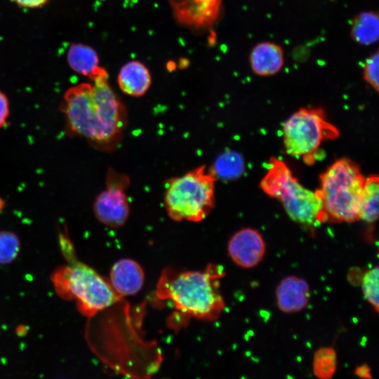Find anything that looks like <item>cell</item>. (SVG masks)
<instances>
[{"label": "cell", "mask_w": 379, "mask_h": 379, "mask_svg": "<svg viewBox=\"0 0 379 379\" xmlns=\"http://www.w3.org/2000/svg\"><path fill=\"white\" fill-rule=\"evenodd\" d=\"M69 88L60 110L69 136L84 138L94 149L111 152L120 145L128 126L127 110L112 90L101 67L91 79Z\"/></svg>", "instance_id": "obj_1"}, {"label": "cell", "mask_w": 379, "mask_h": 379, "mask_svg": "<svg viewBox=\"0 0 379 379\" xmlns=\"http://www.w3.org/2000/svg\"><path fill=\"white\" fill-rule=\"evenodd\" d=\"M222 268L210 265L204 271H176L166 268L157 285L160 300H170L174 308L189 316L204 320L217 319L225 308L218 291Z\"/></svg>", "instance_id": "obj_2"}, {"label": "cell", "mask_w": 379, "mask_h": 379, "mask_svg": "<svg viewBox=\"0 0 379 379\" xmlns=\"http://www.w3.org/2000/svg\"><path fill=\"white\" fill-rule=\"evenodd\" d=\"M61 246L69 264L58 267L51 277L54 288L60 298L75 300L78 310L88 317H93L121 299L109 280L77 260L70 242Z\"/></svg>", "instance_id": "obj_3"}, {"label": "cell", "mask_w": 379, "mask_h": 379, "mask_svg": "<svg viewBox=\"0 0 379 379\" xmlns=\"http://www.w3.org/2000/svg\"><path fill=\"white\" fill-rule=\"evenodd\" d=\"M316 192L321 200L326 221L352 222L360 220L365 178L359 166L342 158L319 177Z\"/></svg>", "instance_id": "obj_4"}, {"label": "cell", "mask_w": 379, "mask_h": 379, "mask_svg": "<svg viewBox=\"0 0 379 379\" xmlns=\"http://www.w3.org/2000/svg\"><path fill=\"white\" fill-rule=\"evenodd\" d=\"M216 180L206 165L168 180L163 201L168 217L176 222L206 219L215 205Z\"/></svg>", "instance_id": "obj_5"}, {"label": "cell", "mask_w": 379, "mask_h": 379, "mask_svg": "<svg viewBox=\"0 0 379 379\" xmlns=\"http://www.w3.org/2000/svg\"><path fill=\"white\" fill-rule=\"evenodd\" d=\"M260 187L269 197L281 201L294 222L314 227L326 221L322 202L317 192L304 187L283 161L271 158Z\"/></svg>", "instance_id": "obj_6"}, {"label": "cell", "mask_w": 379, "mask_h": 379, "mask_svg": "<svg viewBox=\"0 0 379 379\" xmlns=\"http://www.w3.org/2000/svg\"><path fill=\"white\" fill-rule=\"evenodd\" d=\"M286 152L301 158L307 165L314 164L321 156L323 142L339 137V130L329 122L319 107H303L292 114L283 125Z\"/></svg>", "instance_id": "obj_7"}, {"label": "cell", "mask_w": 379, "mask_h": 379, "mask_svg": "<svg viewBox=\"0 0 379 379\" xmlns=\"http://www.w3.org/2000/svg\"><path fill=\"white\" fill-rule=\"evenodd\" d=\"M129 185L128 175L109 168L105 177V188L96 196L93 203V214L100 223L114 229L125 225L131 211L126 194Z\"/></svg>", "instance_id": "obj_8"}, {"label": "cell", "mask_w": 379, "mask_h": 379, "mask_svg": "<svg viewBox=\"0 0 379 379\" xmlns=\"http://www.w3.org/2000/svg\"><path fill=\"white\" fill-rule=\"evenodd\" d=\"M266 250L265 240L255 229L245 227L238 230L230 239L227 252L232 260L243 268L257 266Z\"/></svg>", "instance_id": "obj_9"}, {"label": "cell", "mask_w": 379, "mask_h": 379, "mask_svg": "<svg viewBox=\"0 0 379 379\" xmlns=\"http://www.w3.org/2000/svg\"><path fill=\"white\" fill-rule=\"evenodd\" d=\"M285 58L282 47L272 41L256 44L249 54L252 72L258 77H271L281 71Z\"/></svg>", "instance_id": "obj_10"}, {"label": "cell", "mask_w": 379, "mask_h": 379, "mask_svg": "<svg viewBox=\"0 0 379 379\" xmlns=\"http://www.w3.org/2000/svg\"><path fill=\"white\" fill-rule=\"evenodd\" d=\"M144 272L135 260L124 258L116 262L111 268L109 283L121 297L139 292L144 284Z\"/></svg>", "instance_id": "obj_11"}, {"label": "cell", "mask_w": 379, "mask_h": 379, "mask_svg": "<svg viewBox=\"0 0 379 379\" xmlns=\"http://www.w3.org/2000/svg\"><path fill=\"white\" fill-rule=\"evenodd\" d=\"M310 289L307 282L296 276L283 279L276 290L279 309L285 313H295L305 308L310 301Z\"/></svg>", "instance_id": "obj_12"}, {"label": "cell", "mask_w": 379, "mask_h": 379, "mask_svg": "<svg viewBox=\"0 0 379 379\" xmlns=\"http://www.w3.org/2000/svg\"><path fill=\"white\" fill-rule=\"evenodd\" d=\"M117 82L121 91L132 97L144 95L152 84V78L147 67L139 61H130L121 68Z\"/></svg>", "instance_id": "obj_13"}, {"label": "cell", "mask_w": 379, "mask_h": 379, "mask_svg": "<svg viewBox=\"0 0 379 379\" xmlns=\"http://www.w3.org/2000/svg\"><path fill=\"white\" fill-rule=\"evenodd\" d=\"M351 39L361 46H371L379 39V18L373 11H362L352 20Z\"/></svg>", "instance_id": "obj_14"}, {"label": "cell", "mask_w": 379, "mask_h": 379, "mask_svg": "<svg viewBox=\"0 0 379 379\" xmlns=\"http://www.w3.org/2000/svg\"><path fill=\"white\" fill-rule=\"evenodd\" d=\"M67 59L72 69L90 79L101 69L97 53L86 44H71L67 51Z\"/></svg>", "instance_id": "obj_15"}, {"label": "cell", "mask_w": 379, "mask_h": 379, "mask_svg": "<svg viewBox=\"0 0 379 379\" xmlns=\"http://www.w3.org/2000/svg\"><path fill=\"white\" fill-rule=\"evenodd\" d=\"M208 170L216 180H233L244 174L245 161L239 152L227 149L217 157Z\"/></svg>", "instance_id": "obj_16"}, {"label": "cell", "mask_w": 379, "mask_h": 379, "mask_svg": "<svg viewBox=\"0 0 379 379\" xmlns=\"http://www.w3.org/2000/svg\"><path fill=\"white\" fill-rule=\"evenodd\" d=\"M379 178L371 175L365 178L360 220L372 223L378 218Z\"/></svg>", "instance_id": "obj_17"}, {"label": "cell", "mask_w": 379, "mask_h": 379, "mask_svg": "<svg viewBox=\"0 0 379 379\" xmlns=\"http://www.w3.org/2000/svg\"><path fill=\"white\" fill-rule=\"evenodd\" d=\"M337 368V355L335 350L329 347H321L314 354L312 370L316 377L330 379Z\"/></svg>", "instance_id": "obj_18"}, {"label": "cell", "mask_w": 379, "mask_h": 379, "mask_svg": "<svg viewBox=\"0 0 379 379\" xmlns=\"http://www.w3.org/2000/svg\"><path fill=\"white\" fill-rule=\"evenodd\" d=\"M20 250L18 237L10 231H0V264L8 265L15 260Z\"/></svg>", "instance_id": "obj_19"}, {"label": "cell", "mask_w": 379, "mask_h": 379, "mask_svg": "<svg viewBox=\"0 0 379 379\" xmlns=\"http://www.w3.org/2000/svg\"><path fill=\"white\" fill-rule=\"evenodd\" d=\"M378 273V267L375 266L366 272L361 280L362 293L376 312L379 310Z\"/></svg>", "instance_id": "obj_20"}, {"label": "cell", "mask_w": 379, "mask_h": 379, "mask_svg": "<svg viewBox=\"0 0 379 379\" xmlns=\"http://www.w3.org/2000/svg\"><path fill=\"white\" fill-rule=\"evenodd\" d=\"M364 81L376 92L379 88V52L375 51L364 61L362 67Z\"/></svg>", "instance_id": "obj_21"}, {"label": "cell", "mask_w": 379, "mask_h": 379, "mask_svg": "<svg viewBox=\"0 0 379 379\" xmlns=\"http://www.w3.org/2000/svg\"><path fill=\"white\" fill-rule=\"evenodd\" d=\"M10 115L9 101L4 93L0 91V128L4 127Z\"/></svg>", "instance_id": "obj_22"}, {"label": "cell", "mask_w": 379, "mask_h": 379, "mask_svg": "<svg viewBox=\"0 0 379 379\" xmlns=\"http://www.w3.org/2000/svg\"><path fill=\"white\" fill-rule=\"evenodd\" d=\"M18 6L25 8H39L46 4L49 0H13Z\"/></svg>", "instance_id": "obj_23"}, {"label": "cell", "mask_w": 379, "mask_h": 379, "mask_svg": "<svg viewBox=\"0 0 379 379\" xmlns=\"http://www.w3.org/2000/svg\"><path fill=\"white\" fill-rule=\"evenodd\" d=\"M354 373L362 378H372L371 368L367 364H362L355 368Z\"/></svg>", "instance_id": "obj_24"}, {"label": "cell", "mask_w": 379, "mask_h": 379, "mask_svg": "<svg viewBox=\"0 0 379 379\" xmlns=\"http://www.w3.org/2000/svg\"><path fill=\"white\" fill-rule=\"evenodd\" d=\"M6 205V204L5 200L1 197H0V213L4 209Z\"/></svg>", "instance_id": "obj_25"}]
</instances>
